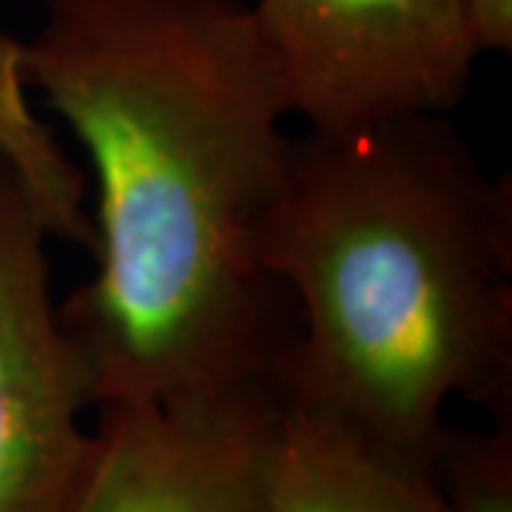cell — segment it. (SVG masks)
Here are the masks:
<instances>
[{"mask_svg": "<svg viewBox=\"0 0 512 512\" xmlns=\"http://www.w3.org/2000/svg\"><path fill=\"white\" fill-rule=\"evenodd\" d=\"M26 89L23 43L0 29V160L26 185L49 237L92 251L86 174L72 163L55 128L32 111Z\"/></svg>", "mask_w": 512, "mask_h": 512, "instance_id": "obj_7", "label": "cell"}, {"mask_svg": "<svg viewBox=\"0 0 512 512\" xmlns=\"http://www.w3.org/2000/svg\"><path fill=\"white\" fill-rule=\"evenodd\" d=\"M23 77L92 160L97 271L57 313L94 407L276 390L296 305L259 225L293 137L251 3L40 0Z\"/></svg>", "mask_w": 512, "mask_h": 512, "instance_id": "obj_1", "label": "cell"}, {"mask_svg": "<svg viewBox=\"0 0 512 512\" xmlns=\"http://www.w3.org/2000/svg\"><path fill=\"white\" fill-rule=\"evenodd\" d=\"M271 501L274 512H453L436 470L387 456L328 416L285 402Z\"/></svg>", "mask_w": 512, "mask_h": 512, "instance_id": "obj_6", "label": "cell"}, {"mask_svg": "<svg viewBox=\"0 0 512 512\" xmlns=\"http://www.w3.org/2000/svg\"><path fill=\"white\" fill-rule=\"evenodd\" d=\"M436 476L453 512H512L510 416H498L493 433L450 427Z\"/></svg>", "mask_w": 512, "mask_h": 512, "instance_id": "obj_8", "label": "cell"}, {"mask_svg": "<svg viewBox=\"0 0 512 512\" xmlns=\"http://www.w3.org/2000/svg\"><path fill=\"white\" fill-rule=\"evenodd\" d=\"M46 222L0 160V512H83L100 436L83 427L94 379L63 328Z\"/></svg>", "mask_w": 512, "mask_h": 512, "instance_id": "obj_4", "label": "cell"}, {"mask_svg": "<svg viewBox=\"0 0 512 512\" xmlns=\"http://www.w3.org/2000/svg\"><path fill=\"white\" fill-rule=\"evenodd\" d=\"M276 390L188 404H97L100 461L83 512H274Z\"/></svg>", "mask_w": 512, "mask_h": 512, "instance_id": "obj_5", "label": "cell"}, {"mask_svg": "<svg viewBox=\"0 0 512 512\" xmlns=\"http://www.w3.org/2000/svg\"><path fill=\"white\" fill-rule=\"evenodd\" d=\"M259 259L296 305L285 404L427 470L450 399L510 416L512 191L447 114L296 137Z\"/></svg>", "mask_w": 512, "mask_h": 512, "instance_id": "obj_2", "label": "cell"}, {"mask_svg": "<svg viewBox=\"0 0 512 512\" xmlns=\"http://www.w3.org/2000/svg\"><path fill=\"white\" fill-rule=\"evenodd\" d=\"M285 106L313 131L447 114L481 55L464 0H256Z\"/></svg>", "mask_w": 512, "mask_h": 512, "instance_id": "obj_3", "label": "cell"}, {"mask_svg": "<svg viewBox=\"0 0 512 512\" xmlns=\"http://www.w3.org/2000/svg\"><path fill=\"white\" fill-rule=\"evenodd\" d=\"M481 52L512 49V0H464Z\"/></svg>", "mask_w": 512, "mask_h": 512, "instance_id": "obj_9", "label": "cell"}]
</instances>
